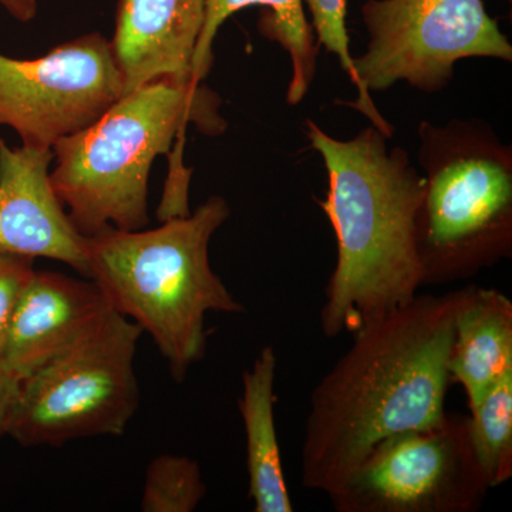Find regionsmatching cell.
Returning a JSON list of instances; mask_svg holds the SVG:
<instances>
[{"mask_svg":"<svg viewBox=\"0 0 512 512\" xmlns=\"http://www.w3.org/2000/svg\"><path fill=\"white\" fill-rule=\"evenodd\" d=\"M457 296L417 295L353 333L311 393L301 448L306 488L329 497L377 444L446 419Z\"/></svg>","mask_w":512,"mask_h":512,"instance_id":"obj_1","label":"cell"},{"mask_svg":"<svg viewBox=\"0 0 512 512\" xmlns=\"http://www.w3.org/2000/svg\"><path fill=\"white\" fill-rule=\"evenodd\" d=\"M306 134L328 171V194L319 205L338 244L320 328L326 338H338L419 295L424 274L417 217L424 178L407 151L389 150V138L372 124L352 140H339L308 120Z\"/></svg>","mask_w":512,"mask_h":512,"instance_id":"obj_2","label":"cell"},{"mask_svg":"<svg viewBox=\"0 0 512 512\" xmlns=\"http://www.w3.org/2000/svg\"><path fill=\"white\" fill-rule=\"evenodd\" d=\"M229 215L228 202L212 195L151 231L110 227L86 237L87 278L114 311L150 333L178 383L205 355L207 313L245 311L211 268V238Z\"/></svg>","mask_w":512,"mask_h":512,"instance_id":"obj_3","label":"cell"},{"mask_svg":"<svg viewBox=\"0 0 512 512\" xmlns=\"http://www.w3.org/2000/svg\"><path fill=\"white\" fill-rule=\"evenodd\" d=\"M221 99L204 84L158 80L123 94L89 127L53 146V190L84 237L148 224V178L188 124L220 136Z\"/></svg>","mask_w":512,"mask_h":512,"instance_id":"obj_4","label":"cell"},{"mask_svg":"<svg viewBox=\"0 0 512 512\" xmlns=\"http://www.w3.org/2000/svg\"><path fill=\"white\" fill-rule=\"evenodd\" d=\"M424 191L417 251L424 285L457 281L510 258L512 148L483 120L421 121Z\"/></svg>","mask_w":512,"mask_h":512,"instance_id":"obj_5","label":"cell"},{"mask_svg":"<svg viewBox=\"0 0 512 512\" xmlns=\"http://www.w3.org/2000/svg\"><path fill=\"white\" fill-rule=\"evenodd\" d=\"M363 55L353 57L360 90L348 106L362 113L383 136L394 128L372 99L404 82L427 94L446 89L454 66L471 57L512 62V45L485 10L483 0H367Z\"/></svg>","mask_w":512,"mask_h":512,"instance_id":"obj_6","label":"cell"},{"mask_svg":"<svg viewBox=\"0 0 512 512\" xmlns=\"http://www.w3.org/2000/svg\"><path fill=\"white\" fill-rule=\"evenodd\" d=\"M140 326L117 311L62 355L20 380L6 434L25 447L121 436L140 404Z\"/></svg>","mask_w":512,"mask_h":512,"instance_id":"obj_7","label":"cell"},{"mask_svg":"<svg viewBox=\"0 0 512 512\" xmlns=\"http://www.w3.org/2000/svg\"><path fill=\"white\" fill-rule=\"evenodd\" d=\"M490 490L478 466L468 416L377 444L336 493V512H474Z\"/></svg>","mask_w":512,"mask_h":512,"instance_id":"obj_8","label":"cell"},{"mask_svg":"<svg viewBox=\"0 0 512 512\" xmlns=\"http://www.w3.org/2000/svg\"><path fill=\"white\" fill-rule=\"evenodd\" d=\"M123 96L111 40L79 36L37 59L0 53V126L23 146L52 148L79 133Z\"/></svg>","mask_w":512,"mask_h":512,"instance_id":"obj_9","label":"cell"},{"mask_svg":"<svg viewBox=\"0 0 512 512\" xmlns=\"http://www.w3.org/2000/svg\"><path fill=\"white\" fill-rule=\"evenodd\" d=\"M53 158V148H9L0 140V251L55 259L87 278V238L53 190Z\"/></svg>","mask_w":512,"mask_h":512,"instance_id":"obj_10","label":"cell"},{"mask_svg":"<svg viewBox=\"0 0 512 512\" xmlns=\"http://www.w3.org/2000/svg\"><path fill=\"white\" fill-rule=\"evenodd\" d=\"M111 311L109 298L92 279L35 269L0 360L22 379L86 338Z\"/></svg>","mask_w":512,"mask_h":512,"instance_id":"obj_11","label":"cell"},{"mask_svg":"<svg viewBox=\"0 0 512 512\" xmlns=\"http://www.w3.org/2000/svg\"><path fill=\"white\" fill-rule=\"evenodd\" d=\"M204 22L205 0H120L111 47L123 94L164 79L197 84L192 70Z\"/></svg>","mask_w":512,"mask_h":512,"instance_id":"obj_12","label":"cell"},{"mask_svg":"<svg viewBox=\"0 0 512 512\" xmlns=\"http://www.w3.org/2000/svg\"><path fill=\"white\" fill-rule=\"evenodd\" d=\"M448 369L470 407L512 369V303L504 293L478 286L458 291Z\"/></svg>","mask_w":512,"mask_h":512,"instance_id":"obj_13","label":"cell"},{"mask_svg":"<svg viewBox=\"0 0 512 512\" xmlns=\"http://www.w3.org/2000/svg\"><path fill=\"white\" fill-rule=\"evenodd\" d=\"M276 365L274 348L265 346L242 376L239 412L247 436L249 497L256 512L293 511L276 436Z\"/></svg>","mask_w":512,"mask_h":512,"instance_id":"obj_14","label":"cell"},{"mask_svg":"<svg viewBox=\"0 0 512 512\" xmlns=\"http://www.w3.org/2000/svg\"><path fill=\"white\" fill-rule=\"evenodd\" d=\"M249 6H264L259 22L262 35L279 43L291 57V80L286 101L301 103L315 79L318 43L303 9V0H205V22L194 57V82L201 84L214 63V40L225 20Z\"/></svg>","mask_w":512,"mask_h":512,"instance_id":"obj_15","label":"cell"},{"mask_svg":"<svg viewBox=\"0 0 512 512\" xmlns=\"http://www.w3.org/2000/svg\"><path fill=\"white\" fill-rule=\"evenodd\" d=\"M471 444L490 488L512 476V369L504 372L468 416Z\"/></svg>","mask_w":512,"mask_h":512,"instance_id":"obj_16","label":"cell"},{"mask_svg":"<svg viewBox=\"0 0 512 512\" xmlns=\"http://www.w3.org/2000/svg\"><path fill=\"white\" fill-rule=\"evenodd\" d=\"M207 493L200 464L191 458L164 454L148 466L141 510L191 512Z\"/></svg>","mask_w":512,"mask_h":512,"instance_id":"obj_17","label":"cell"},{"mask_svg":"<svg viewBox=\"0 0 512 512\" xmlns=\"http://www.w3.org/2000/svg\"><path fill=\"white\" fill-rule=\"evenodd\" d=\"M312 15V30L318 45L338 57L340 66L345 70L350 82L360 90L359 79L353 56L350 53L349 33L346 28V0H303Z\"/></svg>","mask_w":512,"mask_h":512,"instance_id":"obj_18","label":"cell"},{"mask_svg":"<svg viewBox=\"0 0 512 512\" xmlns=\"http://www.w3.org/2000/svg\"><path fill=\"white\" fill-rule=\"evenodd\" d=\"M35 258L0 251V355L18 306L35 268Z\"/></svg>","mask_w":512,"mask_h":512,"instance_id":"obj_19","label":"cell"},{"mask_svg":"<svg viewBox=\"0 0 512 512\" xmlns=\"http://www.w3.org/2000/svg\"><path fill=\"white\" fill-rule=\"evenodd\" d=\"M20 377L0 360V437L5 436L10 412L18 396Z\"/></svg>","mask_w":512,"mask_h":512,"instance_id":"obj_20","label":"cell"},{"mask_svg":"<svg viewBox=\"0 0 512 512\" xmlns=\"http://www.w3.org/2000/svg\"><path fill=\"white\" fill-rule=\"evenodd\" d=\"M0 5L22 23L30 22L37 15V0H0Z\"/></svg>","mask_w":512,"mask_h":512,"instance_id":"obj_21","label":"cell"}]
</instances>
